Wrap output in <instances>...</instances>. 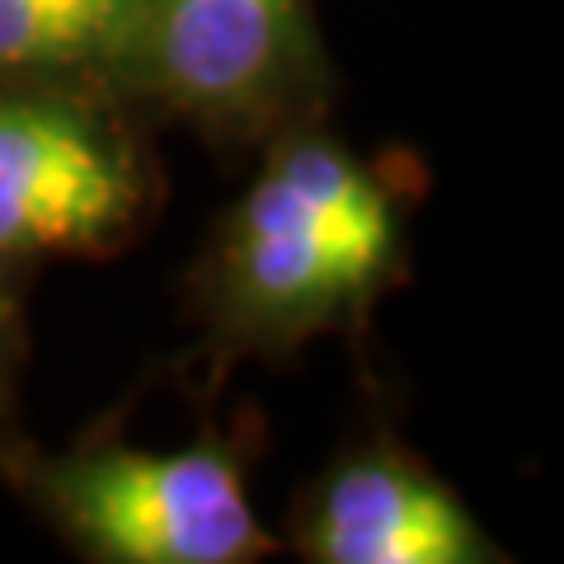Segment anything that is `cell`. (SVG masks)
Instances as JSON below:
<instances>
[{
    "label": "cell",
    "instance_id": "5",
    "mask_svg": "<svg viewBox=\"0 0 564 564\" xmlns=\"http://www.w3.org/2000/svg\"><path fill=\"white\" fill-rule=\"evenodd\" d=\"M311 564H503L470 503L404 437L381 429L352 443L302 489L288 522Z\"/></svg>",
    "mask_w": 564,
    "mask_h": 564
},
{
    "label": "cell",
    "instance_id": "7",
    "mask_svg": "<svg viewBox=\"0 0 564 564\" xmlns=\"http://www.w3.org/2000/svg\"><path fill=\"white\" fill-rule=\"evenodd\" d=\"M29 263L0 254V443L14 429L20 381L29 362Z\"/></svg>",
    "mask_w": 564,
    "mask_h": 564
},
{
    "label": "cell",
    "instance_id": "2",
    "mask_svg": "<svg viewBox=\"0 0 564 564\" xmlns=\"http://www.w3.org/2000/svg\"><path fill=\"white\" fill-rule=\"evenodd\" d=\"M250 429L184 447L85 437L66 452L0 443V485L90 564H254L282 551L250 499Z\"/></svg>",
    "mask_w": 564,
    "mask_h": 564
},
{
    "label": "cell",
    "instance_id": "1",
    "mask_svg": "<svg viewBox=\"0 0 564 564\" xmlns=\"http://www.w3.org/2000/svg\"><path fill=\"white\" fill-rule=\"evenodd\" d=\"M419 165L367 161L329 122L259 147L250 188L212 221L184 296L217 362H288L358 334L410 273Z\"/></svg>",
    "mask_w": 564,
    "mask_h": 564
},
{
    "label": "cell",
    "instance_id": "3",
    "mask_svg": "<svg viewBox=\"0 0 564 564\" xmlns=\"http://www.w3.org/2000/svg\"><path fill=\"white\" fill-rule=\"evenodd\" d=\"M113 85L141 113L254 151L334 104L311 0H132Z\"/></svg>",
    "mask_w": 564,
    "mask_h": 564
},
{
    "label": "cell",
    "instance_id": "4",
    "mask_svg": "<svg viewBox=\"0 0 564 564\" xmlns=\"http://www.w3.org/2000/svg\"><path fill=\"white\" fill-rule=\"evenodd\" d=\"M165 198L141 109L95 80L0 76V254L113 259Z\"/></svg>",
    "mask_w": 564,
    "mask_h": 564
},
{
    "label": "cell",
    "instance_id": "6",
    "mask_svg": "<svg viewBox=\"0 0 564 564\" xmlns=\"http://www.w3.org/2000/svg\"><path fill=\"white\" fill-rule=\"evenodd\" d=\"M132 0H0V76L95 80L118 95Z\"/></svg>",
    "mask_w": 564,
    "mask_h": 564
}]
</instances>
